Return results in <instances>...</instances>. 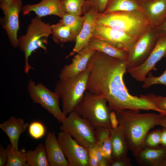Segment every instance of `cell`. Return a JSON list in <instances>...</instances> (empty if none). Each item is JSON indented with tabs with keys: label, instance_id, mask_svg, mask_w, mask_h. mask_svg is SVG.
I'll list each match as a JSON object with an SVG mask.
<instances>
[{
	"label": "cell",
	"instance_id": "1",
	"mask_svg": "<svg viewBox=\"0 0 166 166\" xmlns=\"http://www.w3.org/2000/svg\"><path fill=\"white\" fill-rule=\"evenodd\" d=\"M87 67L89 69L90 73L86 90L105 98L111 111L129 109L158 111L153 104L141 95L138 97L128 92L123 80L127 69L126 60L96 51Z\"/></svg>",
	"mask_w": 166,
	"mask_h": 166
},
{
	"label": "cell",
	"instance_id": "2",
	"mask_svg": "<svg viewBox=\"0 0 166 166\" xmlns=\"http://www.w3.org/2000/svg\"><path fill=\"white\" fill-rule=\"evenodd\" d=\"M116 112L119 123L128 141L129 150L135 156L144 148L149 131L158 125L160 114L140 113V110L124 109Z\"/></svg>",
	"mask_w": 166,
	"mask_h": 166
},
{
	"label": "cell",
	"instance_id": "3",
	"mask_svg": "<svg viewBox=\"0 0 166 166\" xmlns=\"http://www.w3.org/2000/svg\"><path fill=\"white\" fill-rule=\"evenodd\" d=\"M97 24L122 31L137 40L152 27L141 10L99 14Z\"/></svg>",
	"mask_w": 166,
	"mask_h": 166
},
{
	"label": "cell",
	"instance_id": "4",
	"mask_svg": "<svg viewBox=\"0 0 166 166\" xmlns=\"http://www.w3.org/2000/svg\"><path fill=\"white\" fill-rule=\"evenodd\" d=\"M51 25L43 22L41 17L37 16L31 20L26 33L18 38V47L25 56L24 71L28 75L30 70L34 69L28 61L32 53L39 48L45 51L47 50L46 45L52 33Z\"/></svg>",
	"mask_w": 166,
	"mask_h": 166
},
{
	"label": "cell",
	"instance_id": "5",
	"mask_svg": "<svg viewBox=\"0 0 166 166\" xmlns=\"http://www.w3.org/2000/svg\"><path fill=\"white\" fill-rule=\"evenodd\" d=\"M106 99L87 90L73 111L87 120L95 128L103 127L111 128L110 111Z\"/></svg>",
	"mask_w": 166,
	"mask_h": 166
},
{
	"label": "cell",
	"instance_id": "6",
	"mask_svg": "<svg viewBox=\"0 0 166 166\" xmlns=\"http://www.w3.org/2000/svg\"><path fill=\"white\" fill-rule=\"evenodd\" d=\"M89 73L90 70L87 67L75 77L59 79L57 81L54 91L61 100L62 110L66 117L82 99L86 90Z\"/></svg>",
	"mask_w": 166,
	"mask_h": 166
},
{
	"label": "cell",
	"instance_id": "7",
	"mask_svg": "<svg viewBox=\"0 0 166 166\" xmlns=\"http://www.w3.org/2000/svg\"><path fill=\"white\" fill-rule=\"evenodd\" d=\"M59 128L69 133L79 144L86 148L96 145L95 128L87 120L73 111L66 116Z\"/></svg>",
	"mask_w": 166,
	"mask_h": 166
},
{
	"label": "cell",
	"instance_id": "8",
	"mask_svg": "<svg viewBox=\"0 0 166 166\" xmlns=\"http://www.w3.org/2000/svg\"><path fill=\"white\" fill-rule=\"evenodd\" d=\"M27 90L33 103L38 104L47 111L60 123L66 116L60 108L59 96L41 83L36 84L32 80L29 81Z\"/></svg>",
	"mask_w": 166,
	"mask_h": 166
},
{
	"label": "cell",
	"instance_id": "9",
	"mask_svg": "<svg viewBox=\"0 0 166 166\" xmlns=\"http://www.w3.org/2000/svg\"><path fill=\"white\" fill-rule=\"evenodd\" d=\"M159 37L156 28L152 27L139 38L128 53L127 69L143 63L152 51Z\"/></svg>",
	"mask_w": 166,
	"mask_h": 166
},
{
	"label": "cell",
	"instance_id": "10",
	"mask_svg": "<svg viewBox=\"0 0 166 166\" xmlns=\"http://www.w3.org/2000/svg\"><path fill=\"white\" fill-rule=\"evenodd\" d=\"M23 7L22 0H12L9 4H0L4 15L0 19L1 26L6 31L11 45L15 48L18 47L19 15Z\"/></svg>",
	"mask_w": 166,
	"mask_h": 166
},
{
	"label": "cell",
	"instance_id": "11",
	"mask_svg": "<svg viewBox=\"0 0 166 166\" xmlns=\"http://www.w3.org/2000/svg\"><path fill=\"white\" fill-rule=\"evenodd\" d=\"M57 138L69 166H90L87 148L79 144L66 132H60Z\"/></svg>",
	"mask_w": 166,
	"mask_h": 166
},
{
	"label": "cell",
	"instance_id": "12",
	"mask_svg": "<svg viewBox=\"0 0 166 166\" xmlns=\"http://www.w3.org/2000/svg\"><path fill=\"white\" fill-rule=\"evenodd\" d=\"M93 37L105 41L127 53L137 41L122 31L98 24L95 26Z\"/></svg>",
	"mask_w": 166,
	"mask_h": 166
},
{
	"label": "cell",
	"instance_id": "13",
	"mask_svg": "<svg viewBox=\"0 0 166 166\" xmlns=\"http://www.w3.org/2000/svg\"><path fill=\"white\" fill-rule=\"evenodd\" d=\"M164 57H166V35L159 37L152 51L143 63L137 67L127 69V73L137 81L143 82L149 72L157 70L156 64Z\"/></svg>",
	"mask_w": 166,
	"mask_h": 166
},
{
	"label": "cell",
	"instance_id": "14",
	"mask_svg": "<svg viewBox=\"0 0 166 166\" xmlns=\"http://www.w3.org/2000/svg\"><path fill=\"white\" fill-rule=\"evenodd\" d=\"M83 27L76 37L75 45L70 55L78 53L86 46L93 37L99 13L91 6L89 0L87 1L83 6Z\"/></svg>",
	"mask_w": 166,
	"mask_h": 166
},
{
	"label": "cell",
	"instance_id": "15",
	"mask_svg": "<svg viewBox=\"0 0 166 166\" xmlns=\"http://www.w3.org/2000/svg\"><path fill=\"white\" fill-rule=\"evenodd\" d=\"M96 51L89 49L86 46L77 53L71 63L61 69L59 74V79L75 77L85 70L89 61Z\"/></svg>",
	"mask_w": 166,
	"mask_h": 166
},
{
	"label": "cell",
	"instance_id": "16",
	"mask_svg": "<svg viewBox=\"0 0 166 166\" xmlns=\"http://www.w3.org/2000/svg\"><path fill=\"white\" fill-rule=\"evenodd\" d=\"M22 11L24 15L34 12L41 18L53 15L61 18L65 13L61 0H42L37 4H27L23 6Z\"/></svg>",
	"mask_w": 166,
	"mask_h": 166
},
{
	"label": "cell",
	"instance_id": "17",
	"mask_svg": "<svg viewBox=\"0 0 166 166\" xmlns=\"http://www.w3.org/2000/svg\"><path fill=\"white\" fill-rule=\"evenodd\" d=\"M140 7L153 27L160 26L166 17V0H141Z\"/></svg>",
	"mask_w": 166,
	"mask_h": 166
},
{
	"label": "cell",
	"instance_id": "18",
	"mask_svg": "<svg viewBox=\"0 0 166 166\" xmlns=\"http://www.w3.org/2000/svg\"><path fill=\"white\" fill-rule=\"evenodd\" d=\"M44 145L49 166H69L54 132H47Z\"/></svg>",
	"mask_w": 166,
	"mask_h": 166
},
{
	"label": "cell",
	"instance_id": "19",
	"mask_svg": "<svg viewBox=\"0 0 166 166\" xmlns=\"http://www.w3.org/2000/svg\"><path fill=\"white\" fill-rule=\"evenodd\" d=\"M134 157L140 166H164L166 157V148L161 145L154 148L144 147Z\"/></svg>",
	"mask_w": 166,
	"mask_h": 166
},
{
	"label": "cell",
	"instance_id": "20",
	"mask_svg": "<svg viewBox=\"0 0 166 166\" xmlns=\"http://www.w3.org/2000/svg\"><path fill=\"white\" fill-rule=\"evenodd\" d=\"M29 125L28 124L25 123L22 119L12 116L0 124V128L7 135L12 146L15 149L18 150L20 136Z\"/></svg>",
	"mask_w": 166,
	"mask_h": 166
},
{
	"label": "cell",
	"instance_id": "21",
	"mask_svg": "<svg viewBox=\"0 0 166 166\" xmlns=\"http://www.w3.org/2000/svg\"><path fill=\"white\" fill-rule=\"evenodd\" d=\"M111 132L112 160L127 157L128 152L129 150V143L121 126L119 125L116 129L111 128Z\"/></svg>",
	"mask_w": 166,
	"mask_h": 166
},
{
	"label": "cell",
	"instance_id": "22",
	"mask_svg": "<svg viewBox=\"0 0 166 166\" xmlns=\"http://www.w3.org/2000/svg\"><path fill=\"white\" fill-rule=\"evenodd\" d=\"M90 49L104 53L112 57L127 60L128 53L98 38L93 37L86 45Z\"/></svg>",
	"mask_w": 166,
	"mask_h": 166
},
{
	"label": "cell",
	"instance_id": "23",
	"mask_svg": "<svg viewBox=\"0 0 166 166\" xmlns=\"http://www.w3.org/2000/svg\"><path fill=\"white\" fill-rule=\"evenodd\" d=\"M26 158L28 166H49L45 145L42 143L34 150L26 152Z\"/></svg>",
	"mask_w": 166,
	"mask_h": 166
},
{
	"label": "cell",
	"instance_id": "24",
	"mask_svg": "<svg viewBox=\"0 0 166 166\" xmlns=\"http://www.w3.org/2000/svg\"><path fill=\"white\" fill-rule=\"evenodd\" d=\"M141 0H109L103 13L141 10Z\"/></svg>",
	"mask_w": 166,
	"mask_h": 166
},
{
	"label": "cell",
	"instance_id": "25",
	"mask_svg": "<svg viewBox=\"0 0 166 166\" xmlns=\"http://www.w3.org/2000/svg\"><path fill=\"white\" fill-rule=\"evenodd\" d=\"M51 28L52 38L55 42L65 43L75 41L76 37L70 30L60 22L51 25Z\"/></svg>",
	"mask_w": 166,
	"mask_h": 166
},
{
	"label": "cell",
	"instance_id": "26",
	"mask_svg": "<svg viewBox=\"0 0 166 166\" xmlns=\"http://www.w3.org/2000/svg\"><path fill=\"white\" fill-rule=\"evenodd\" d=\"M6 148L7 159L5 166H28L26 158V152L24 148L16 150L9 144Z\"/></svg>",
	"mask_w": 166,
	"mask_h": 166
},
{
	"label": "cell",
	"instance_id": "27",
	"mask_svg": "<svg viewBox=\"0 0 166 166\" xmlns=\"http://www.w3.org/2000/svg\"><path fill=\"white\" fill-rule=\"evenodd\" d=\"M60 22L68 27L77 37L82 28L84 17L83 16L65 13Z\"/></svg>",
	"mask_w": 166,
	"mask_h": 166
},
{
	"label": "cell",
	"instance_id": "28",
	"mask_svg": "<svg viewBox=\"0 0 166 166\" xmlns=\"http://www.w3.org/2000/svg\"><path fill=\"white\" fill-rule=\"evenodd\" d=\"M65 13L81 16L86 0H61Z\"/></svg>",
	"mask_w": 166,
	"mask_h": 166
},
{
	"label": "cell",
	"instance_id": "29",
	"mask_svg": "<svg viewBox=\"0 0 166 166\" xmlns=\"http://www.w3.org/2000/svg\"><path fill=\"white\" fill-rule=\"evenodd\" d=\"M161 130L156 129L148 132L144 142V147L154 148L160 144Z\"/></svg>",
	"mask_w": 166,
	"mask_h": 166
},
{
	"label": "cell",
	"instance_id": "30",
	"mask_svg": "<svg viewBox=\"0 0 166 166\" xmlns=\"http://www.w3.org/2000/svg\"><path fill=\"white\" fill-rule=\"evenodd\" d=\"M28 128L30 135L35 139L38 140L42 138L46 133V128L44 125L38 121L31 122Z\"/></svg>",
	"mask_w": 166,
	"mask_h": 166
},
{
	"label": "cell",
	"instance_id": "31",
	"mask_svg": "<svg viewBox=\"0 0 166 166\" xmlns=\"http://www.w3.org/2000/svg\"><path fill=\"white\" fill-rule=\"evenodd\" d=\"M143 81L142 87L145 89L148 88L151 86L155 84H162L166 87V68L164 72L160 76L155 77L152 72H149L147 74Z\"/></svg>",
	"mask_w": 166,
	"mask_h": 166
},
{
	"label": "cell",
	"instance_id": "32",
	"mask_svg": "<svg viewBox=\"0 0 166 166\" xmlns=\"http://www.w3.org/2000/svg\"><path fill=\"white\" fill-rule=\"evenodd\" d=\"M111 129L103 127H99L95 128L96 145L99 148L102 145L107 139L110 137Z\"/></svg>",
	"mask_w": 166,
	"mask_h": 166
},
{
	"label": "cell",
	"instance_id": "33",
	"mask_svg": "<svg viewBox=\"0 0 166 166\" xmlns=\"http://www.w3.org/2000/svg\"><path fill=\"white\" fill-rule=\"evenodd\" d=\"M141 95L153 103L157 108L166 111V97L161 95L156 96L152 93H149L146 95Z\"/></svg>",
	"mask_w": 166,
	"mask_h": 166
},
{
	"label": "cell",
	"instance_id": "34",
	"mask_svg": "<svg viewBox=\"0 0 166 166\" xmlns=\"http://www.w3.org/2000/svg\"><path fill=\"white\" fill-rule=\"evenodd\" d=\"M99 148L103 157L110 162L112 158V146L110 137L107 139Z\"/></svg>",
	"mask_w": 166,
	"mask_h": 166
},
{
	"label": "cell",
	"instance_id": "35",
	"mask_svg": "<svg viewBox=\"0 0 166 166\" xmlns=\"http://www.w3.org/2000/svg\"><path fill=\"white\" fill-rule=\"evenodd\" d=\"M109 0H89L91 6L99 14L103 13Z\"/></svg>",
	"mask_w": 166,
	"mask_h": 166
},
{
	"label": "cell",
	"instance_id": "36",
	"mask_svg": "<svg viewBox=\"0 0 166 166\" xmlns=\"http://www.w3.org/2000/svg\"><path fill=\"white\" fill-rule=\"evenodd\" d=\"M91 148L98 162L99 166H110V162L102 156L99 148L96 145Z\"/></svg>",
	"mask_w": 166,
	"mask_h": 166
},
{
	"label": "cell",
	"instance_id": "37",
	"mask_svg": "<svg viewBox=\"0 0 166 166\" xmlns=\"http://www.w3.org/2000/svg\"><path fill=\"white\" fill-rule=\"evenodd\" d=\"M131 160L128 156L124 158L112 160L110 162V166H132Z\"/></svg>",
	"mask_w": 166,
	"mask_h": 166
},
{
	"label": "cell",
	"instance_id": "38",
	"mask_svg": "<svg viewBox=\"0 0 166 166\" xmlns=\"http://www.w3.org/2000/svg\"><path fill=\"white\" fill-rule=\"evenodd\" d=\"M7 159V152L6 148L2 144L0 145V166H4Z\"/></svg>",
	"mask_w": 166,
	"mask_h": 166
},
{
	"label": "cell",
	"instance_id": "39",
	"mask_svg": "<svg viewBox=\"0 0 166 166\" xmlns=\"http://www.w3.org/2000/svg\"><path fill=\"white\" fill-rule=\"evenodd\" d=\"M88 152L90 166H99L98 162L91 148H87Z\"/></svg>",
	"mask_w": 166,
	"mask_h": 166
},
{
	"label": "cell",
	"instance_id": "40",
	"mask_svg": "<svg viewBox=\"0 0 166 166\" xmlns=\"http://www.w3.org/2000/svg\"><path fill=\"white\" fill-rule=\"evenodd\" d=\"M110 120L111 126V128L116 129L119 125L116 112L113 110L111 111L109 115Z\"/></svg>",
	"mask_w": 166,
	"mask_h": 166
},
{
	"label": "cell",
	"instance_id": "41",
	"mask_svg": "<svg viewBox=\"0 0 166 166\" xmlns=\"http://www.w3.org/2000/svg\"><path fill=\"white\" fill-rule=\"evenodd\" d=\"M156 29L157 34L159 37L166 35V17L161 24Z\"/></svg>",
	"mask_w": 166,
	"mask_h": 166
},
{
	"label": "cell",
	"instance_id": "42",
	"mask_svg": "<svg viewBox=\"0 0 166 166\" xmlns=\"http://www.w3.org/2000/svg\"><path fill=\"white\" fill-rule=\"evenodd\" d=\"M160 144L166 148V128H164L161 130Z\"/></svg>",
	"mask_w": 166,
	"mask_h": 166
},
{
	"label": "cell",
	"instance_id": "43",
	"mask_svg": "<svg viewBox=\"0 0 166 166\" xmlns=\"http://www.w3.org/2000/svg\"><path fill=\"white\" fill-rule=\"evenodd\" d=\"M158 125L166 128V116L160 114L157 120Z\"/></svg>",
	"mask_w": 166,
	"mask_h": 166
},
{
	"label": "cell",
	"instance_id": "44",
	"mask_svg": "<svg viewBox=\"0 0 166 166\" xmlns=\"http://www.w3.org/2000/svg\"><path fill=\"white\" fill-rule=\"evenodd\" d=\"M12 0H0V4H9L10 3Z\"/></svg>",
	"mask_w": 166,
	"mask_h": 166
},
{
	"label": "cell",
	"instance_id": "45",
	"mask_svg": "<svg viewBox=\"0 0 166 166\" xmlns=\"http://www.w3.org/2000/svg\"><path fill=\"white\" fill-rule=\"evenodd\" d=\"M164 166H166V157L165 161L164 162Z\"/></svg>",
	"mask_w": 166,
	"mask_h": 166
}]
</instances>
